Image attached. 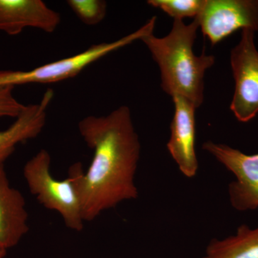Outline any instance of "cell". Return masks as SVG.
<instances>
[{
	"label": "cell",
	"mask_w": 258,
	"mask_h": 258,
	"mask_svg": "<svg viewBox=\"0 0 258 258\" xmlns=\"http://www.w3.org/2000/svg\"><path fill=\"white\" fill-rule=\"evenodd\" d=\"M79 131L93 157L87 171L78 162L69 171L76 179L85 222H91L122 202L138 198L134 178L141 144L128 106L103 116L86 117Z\"/></svg>",
	"instance_id": "6da1fadb"
},
{
	"label": "cell",
	"mask_w": 258,
	"mask_h": 258,
	"mask_svg": "<svg viewBox=\"0 0 258 258\" xmlns=\"http://www.w3.org/2000/svg\"><path fill=\"white\" fill-rule=\"evenodd\" d=\"M199 28L197 19L189 25L174 20L166 36L151 34L142 40L159 66L163 91L171 98L183 97L196 108L203 103L205 73L215 62L214 55L203 52L198 56L194 52Z\"/></svg>",
	"instance_id": "7a4b0ae2"
},
{
	"label": "cell",
	"mask_w": 258,
	"mask_h": 258,
	"mask_svg": "<svg viewBox=\"0 0 258 258\" xmlns=\"http://www.w3.org/2000/svg\"><path fill=\"white\" fill-rule=\"evenodd\" d=\"M51 157L41 149L25 164L23 175L32 195L48 210L58 212L71 230L81 232L84 227L82 205L74 174L55 179L50 172Z\"/></svg>",
	"instance_id": "3957f363"
},
{
	"label": "cell",
	"mask_w": 258,
	"mask_h": 258,
	"mask_svg": "<svg viewBox=\"0 0 258 258\" xmlns=\"http://www.w3.org/2000/svg\"><path fill=\"white\" fill-rule=\"evenodd\" d=\"M156 21L157 17H152L137 31L115 41L96 44L77 55L39 66L30 71H0V86L15 88L18 85L32 83L46 84L74 78L101 57L153 34Z\"/></svg>",
	"instance_id": "277c9868"
},
{
	"label": "cell",
	"mask_w": 258,
	"mask_h": 258,
	"mask_svg": "<svg viewBox=\"0 0 258 258\" xmlns=\"http://www.w3.org/2000/svg\"><path fill=\"white\" fill-rule=\"evenodd\" d=\"M255 32L241 30L240 40L230 52V66L235 91L230 110L235 118L247 123L258 114V50Z\"/></svg>",
	"instance_id": "5b68a950"
},
{
	"label": "cell",
	"mask_w": 258,
	"mask_h": 258,
	"mask_svg": "<svg viewBox=\"0 0 258 258\" xmlns=\"http://www.w3.org/2000/svg\"><path fill=\"white\" fill-rule=\"evenodd\" d=\"M203 148L235 176V181L228 187L232 208L240 212L257 209L258 154L248 155L226 144L211 141L205 142Z\"/></svg>",
	"instance_id": "8992f818"
},
{
	"label": "cell",
	"mask_w": 258,
	"mask_h": 258,
	"mask_svg": "<svg viewBox=\"0 0 258 258\" xmlns=\"http://www.w3.org/2000/svg\"><path fill=\"white\" fill-rule=\"evenodd\" d=\"M195 19L215 45L239 30L258 31V0H206Z\"/></svg>",
	"instance_id": "52a82bcc"
},
{
	"label": "cell",
	"mask_w": 258,
	"mask_h": 258,
	"mask_svg": "<svg viewBox=\"0 0 258 258\" xmlns=\"http://www.w3.org/2000/svg\"><path fill=\"white\" fill-rule=\"evenodd\" d=\"M172 99L175 111L166 147L180 171L186 177L192 178L197 175L199 168L195 151L196 108L183 97L174 96Z\"/></svg>",
	"instance_id": "ba28073f"
},
{
	"label": "cell",
	"mask_w": 258,
	"mask_h": 258,
	"mask_svg": "<svg viewBox=\"0 0 258 258\" xmlns=\"http://www.w3.org/2000/svg\"><path fill=\"white\" fill-rule=\"evenodd\" d=\"M60 22V14L41 0H0V31L8 35L26 28L52 33Z\"/></svg>",
	"instance_id": "9c48e42d"
},
{
	"label": "cell",
	"mask_w": 258,
	"mask_h": 258,
	"mask_svg": "<svg viewBox=\"0 0 258 258\" xmlns=\"http://www.w3.org/2000/svg\"><path fill=\"white\" fill-rule=\"evenodd\" d=\"M28 213L23 194L10 185L0 164V248L15 247L29 231Z\"/></svg>",
	"instance_id": "30bf717a"
},
{
	"label": "cell",
	"mask_w": 258,
	"mask_h": 258,
	"mask_svg": "<svg viewBox=\"0 0 258 258\" xmlns=\"http://www.w3.org/2000/svg\"><path fill=\"white\" fill-rule=\"evenodd\" d=\"M52 98V90H47L40 103L24 106L14 123L0 131V164H4L19 144L36 138L41 133L46 124L47 108Z\"/></svg>",
	"instance_id": "8fae6325"
},
{
	"label": "cell",
	"mask_w": 258,
	"mask_h": 258,
	"mask_svg": "<svg viewBox=\"0 0 258 258\" xmlns=\"http://www.w3.org/2000/svg\"><path fill=\"white\" fill-rule=\"evenodd\" d=\"M203 258H258V227L242 225L235 235L212 239Z\"/></svg>",
	"instance_id": "7c38bea8"
},
{
	"label": "cell",
	"mask_w": 258,
	"mask_h": 258,
	"mask_svg": "<svg viewBox=\"0 0 258 258\" xmlns=\"http://www.w3.org/2000/svg\"><path fill=\"white\" fill-rule=\"evenodd\" d=\"M148 5L161 10L174 20L196 18L204 9L206 0H149Z\"/></svg>",
	"instance_id": "4fadbf2b"
},
{
	"label": "cell",
	"mask_w": 258,
	"mask_h": 258,
	"mask_svg": "<svg viewBox=\"0 0 258 258\" xmlns=\"http://www.w3.org/2000/svg\"><path fill=\"white\" fill-rule=\"evenodd\" d=\"M66 3L85 25L94 26L106 18L107 3L104 0H69Z\"/></svg>",
	"instance_id": "5bb4252c"
},
{
	"label": "cell",
	"mask_w": 258,
	"mask_h": 258,
	"mask_svg": "<svg viewBox=\"0 0 258 258\" xmlns=\"http://www.w3.org/2000/svg\"><path fill=\"white\" fill-rule=\"evenodd\" d=\"M13 90V86H0V117L16 118L25 106L16 99Z\"/></svg>",
	"instance_id": "9a60e30c"
},
{
	"label": "cell",
	"mask_w": 258,
	"mask_h": 258,
	"mask_svg": "<svg viewBox=\"0 0 258 258\" xmlns=\"http://www.w3.org/2000/svg\"><path fill=\"white\" fill-rule=\"evenodd\" d=\"M6 249L0 248V258H5V256H6Z\"/></svg>",
	"instance_id": "2e32d148"
}]
</instances>
